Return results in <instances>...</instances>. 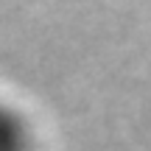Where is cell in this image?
I'll return each mask as SVG.
<instances>
[{
  "mask_svg": "<svg viewBox=\"0 0 151 151\" xmlns=\"http://www.w3.org/2000/svg\"><path fill=\"white\" fill-rule=\"evenodd\" d=\"M31 146L34 134L25 115L9 104H0V151H31Z\"/></svg>",
  "mask_w": 151,
  "mask_h": 151,
  "instance_id": "1",
  "label": "cell"
}]
</instances>
